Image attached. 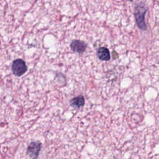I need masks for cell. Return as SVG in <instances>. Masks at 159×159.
<instances>
[{"label":"cell","mask_w":159,"mask_h":159,"mask_svg":"<svg viewBox=\"0 0 159 159\" xmlns=\"http://www.w3.org/2000/svg\"><path fill=\"white\" fill-rule=\"evenodd\" d=\"M96 55L98 58L101 61H109L111 58L109 50L104 47H99L97 50Z\"/></svg>","instance_id":"5b68a950"},{"label":"cell","mask_w":159,"mask_h":159,"mask_svg":"<svg viewBox=\"0 0 159 159\" xmlns=\"http://www.w3.org/2000/svg\"><path fill=\"white\" fill-rule=\"evenodd\" d=\"M88 47L87 43L80 40H73L70 43L71 50L78 54H83Z\"/></svg>","instance_id":"277c9868"},{"label":"cell","mask_w":159,"mask_h":159,"mask_svg":"<svg viewBox=\"0 0 159 159\" xmlns=\"http://www.w3.org/2000/svg\"><path fill=\"white\" fill-rule=\"evenodd\" d=\"M42 143L39 141L31 142L27 148L26 153L31 159H37L41 150Z\"/></svg>","instance_id":"7a4b0ae2"},{"label":"cell","mask_w":159,"mask_h":159,"mask_svg":"<svg viewBox=\"0 0 159 159\" xmlns=\"http://www.w3.org/2000/svg\"><path fill=\"white\" fill-rule=\"evenodd\" d=\"M127 1H132V0H127Z\"/></svg>","instance_id":"52a82bcc"},{"label":"cell","mask_w":159,"mask_h":159,"mask_svg":"<svg viewBox=\"0 0 159 159\" xmlns=\"http://www.w3.org/2000/svg\"><path fill=\"white\" fill-rule=\"evenodd\" d=\"M12 70L14 75L17 76H20L27 71V66L24 60L22 59H17L12 62Z\"/></svg>","instance_id":"3957f363"},{"label":"cell","mask_w":159,"mask_h":159,"mask_svg":"<svg viewBox=\"0 0 159 159\" xmlns=\"http://www.w3.org/2000/svg\"><path fill=\"white\" fill-rule=\"evenodd\" d=\"M148 10L147 6L143 2L138 3L134 8V16L137 27L142 30L147 29V25L145 21V15Z\"/></svg>","instance_id":"6da1fadb"},{"label":"cell","mask_w":159,"mask_h":159,"mask_svg":"<svg viewBox=\"0 0 159 159\" xmlns=\"http://www.w3.org/2000/svg\"><path fill=\"white\" fill-rule=\"evenodd\" d=\"M85 104V99L82 95L77 96L75 98H73L70 101V106L75 109H79L83 106H84Z\"/></svg>","instance_id":"8992f818"}]
</instances>
